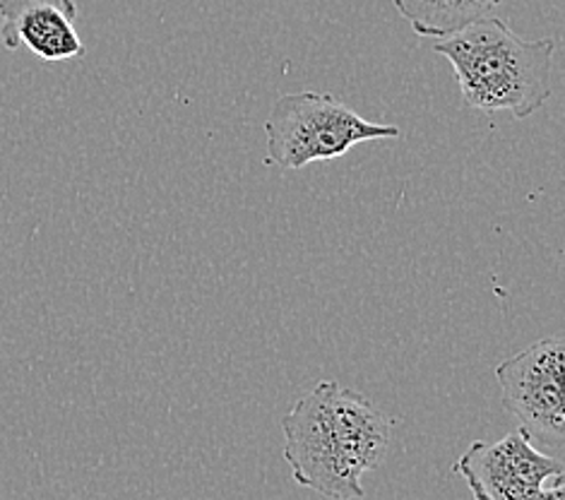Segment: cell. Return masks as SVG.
<instances>
[{
	"label": "cell",
	"mask_w": 565,
	"mask_h": 500,
	"mask_svg": "<svg viewBox=\"0 0 565 500\" xmlns=\"http://www.w3.org/2000/svg\"><path fill=\"white\" fill-rule=\"evenodd\" d=\"M565 342L544 337L495 369L505 412L536 450L563 455L565 402H563Z\"/></svg>",
	"instance_id": "277c9868"
},
{
	"label": "cell",
	"mask_w": 565,
	"mask_h": 500,
	"mask_svg": "<svg viewBox=\"0 0 565 500\" xmlns=\"http://www.w3.org/2000/svg\"><path fill=\"white\" fill-rule=\"evenodd\" d=\"M267 161L299 171L313 161L344 157L352 147L399 138L397 126L373 124L334 94L296 92L279 97L265 124Z\"/></svg>",
	"instance_id": "3957f363"
},
{
	"label": "cell",
	"mask_w": 565,
	"mask_h": 500,
	"mask_svg": "<svg viewBox=\"0 0 565 500\" xmlns=\"http://www.w3.org/2000/svg\"><path fill=\"white\" fill-rule=\"evenodd\" d=\"M75 0H0L3 46L30 49L39 61H73L85 53L77 34Z\"/></svg>",
	"instance_id": "8992f818"
},
{
	"label": "cell",
	"mask_w": 565,
	"mask_h": 500,
	"mask_svg": "<svg viewBox=\"0 0 565 500\" xmlns=\"http://www.w3.org/2000/svg\"><path fill=\"white\" fill-rule=\"evenodd\" d=\"M452 471L467 481L475 500H534L551 477L563 475V459L536 450L513 430L495 443L475 440Z\"/></svg>",
	"instance_id": "5b68a950"
},
{
	"label": "cell",
	"mask_w": 565,
	"mask_h": 500,
	"mask_svg": "<svg viewBox=\"0 0 565 500\" xmlns=\"http://www.w3.org/2000/svg\"><path fill=\"white\" fill-rule=\"evenodd\" d=\"M534 500H565V477H563V475L551 477V479L542 486V491L536 493Z\"/></svg>",
	"instance_id": "ba28073f"
},
{
	"label": "cell",
	"mask_w": 565,
	"mask_h": 500,
	"mask_svg": "<svg viewBox=\"0 0 565 500\" xmlns=\"http://www.w3.org/2000/svg\"><path fill=\"white\" fill-rule=\"evenodd\" d=\"M285 459L294 481L330 500L366 498L363 475L379 469L393 418L334 381H320L281 418Z\"/></svg>",
	"instance_id": "6da1fadb"
},
{
	"label": "cell",
	"mask_w": 565,
	"mask_h": 500,
	"mask_svg": "<svg viewBox=\"0 0 565 500\" xmlns=\"http://www.w3.org/2000/svg\"><path fill=\"white\" fill-rule=\"evenodd\" d=\"M397 12L424 39H446L489 18L501 0H393Z\"/></svg>",
	"instance_id": "52a82bcc"
},
{
	"label": "cell",
	"mask_w": 565,
	"mask_h": 500,
	"mask_svg": "<svg viewBox=\"0 0 565 500\" xmlns=\"http://www.w3.org/2000/svg\"><path fill=\"white\" fill-rule=\"evenodd\" d=\"M436 53L448 58L462 102L483 114L508 111L530 118L551 97L556 39H522L498 18H483L438 39Z\"/></svg>",
	"instance_id": "7a4b0ae2"
}]
</instances>
